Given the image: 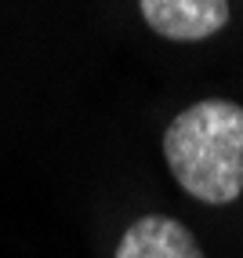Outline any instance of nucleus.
Listing matches in <instances>:
<instances>
[{
    "instance_id": "f03ea898",
    "label": "nucleus",
    "mask_w": 243,
    "mask_h": 258,
    "mask_svg": "<svg viewBox=\"0 0 243 258\" xmlns=\"http://www.w3.org/2000/svg\"><path fill=\"white\" fill-rule=\"evenodd\" d=\"M152 33L164 40H207L229 26V0H138Z\"/></svg>"
},
{
    "instance_id": "7ed1b4c3",
    "label": "nucleus",
    "mask_w": 243,
    "mask_h": 258,
    "mask_svg": "<svg viewBox=\"0 0 243 258\" xmlns=\"http://www.w3.org/2000/svg\"><path fill=\"white\" fill-rule=\"evenodd\" d=\"M116 258H203V251L178 218L142 215L120 236Z\"/></svg>"
},
{
    "instance_id": "f257e3e1",
    "label": "nucleus",
    "mask_w": 243,
    "mask_h": 258,
    "mask_svg": "<svg viewBox=\"0 0 243 258\" xmlns=\"http://www.w3.org/2000/svg\"><path fill=\"white\" fill-rule=\"evenodd\" d=\"M175 182L203 204H232L243 193V106L203 98L182 109L164 135Z\"/></svg>"
}]
</instances>
